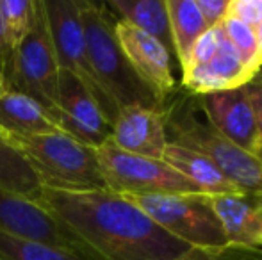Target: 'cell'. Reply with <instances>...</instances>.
Segmentation results:
<instances>
[{"mask_svg": "<svg viewBox=\"0 0 262 260\" xmlns=\"http://www.w3.org/2000/svg\"><path fill=\"white\" fill-rule=\"evenodd\" d=\"M52 122L61 132L91 148L111 141L113 125L105 118L95 94L79 77L64 69L59 72Z\"/></svg>", "mask_w": 262, "mask_h": 260, "instance_id": "8", "label": "cell"}, {"mask_svg": "<svg viewBox=\"0 0 262 260\" xmlns=\"http://www.w3.org/2000/svg\"><path fill=\"white\" fill-rule=\"evenodd\" d=\"M102 178L109 191L121 196L184 195L202 193L193 182L162 159L134 155L116 148L111 141L97 148Z\"/></svg>", "mask_w": 262, "mask_h": 260, "instance_id": "6", "label": "cell"}, {"mask_svg": "<svg viewBox=\"0 0 262 260\" xmlns=\"http://www.w3.org/2000/svg\"><path fill=\"white\" fill-rule=\"evenodd\" d=\"M36 11L38 0H0V16L14 52L25 36L31 32L36 21Z\"/></svg>", "mask_w": 262, "mask_h": 260, "instance_id": "23", "label": "cell"}, {"mask_svg": "<svg viewBox=\"0 0 262 260\" xmlns=\"http://www.w3.org/2000/svg\"><path fill=\"white\" fill-rule=\"evenodd\" d=\"M162 230L189 248H221L228 239L220 218L204 193L127 196Z\"/></svg>", "mask_w": 262, "mask_h": 260, "instance_id": "5", "label": "cell"}, {"mask_svg": "<svg viewBox=\"0 0 262 260\" xmlns=\"http://www.w3.org/2000/svg\"><path fill=\"white\" fill-rule=\"evenodd\" d=\"M255 157L260 160V164H262V145L259 146V150H257V153H255Z\"/></svg>", "mask_w": 262, "mask_h": 260, "instance_id": "29", "label": "cell"}, {"mask_svg": "<svg viewBox=\"0 0 262 260\" xmlns=\"http://www.w3.org/2000/svg\"><path fill=\"white\" fill-rule=\"evenodd\" d=\"M43 6H45L50 41H52L59 69L79 77L100 104V97L88 64L80 0H43Z\"/></svg>", "mask_w": 262, "mask_h": 260, "instance_id": "9", "label": "cell"}, {"mask_svg": "<svg viewBox=\"0 0 262 260\" xmlns=\"http://www.w3.org/2000/svg\"><path fill=\"white\" fill-rule=\"evenodd\" d=\"M162 160L168 162L173 170L179 171L182 177L193 182L204 195L220 196V195H237L243 193L237 185H234L212 162L202 153L189 150L186 146L168 143Z\"/></svg>", "mask_w": 262, "mask_h": 260, "instance_id": "16", "label": "cell"}, {"mask_svg": "<svg viewBox=\"0 0 262 260\" xmlns=\"http://www.w3.org/2000/svg\"><path fill=\"white\" fill-rule=\"evenodd\" d=\"M260 196H262V193H260Z\"/></svg>", "mask_w": 262, "mask_h": 260, "instance_id": "31", "label": "cell"}, {"mask_svg": "<svg viewBox=\"0 0 262 260\" xmlns=\"http://www.w3.org/2000/svg\"><path fill=\"white\" fill-rule=\"evenodd\" d=\"M111 143L134 155L162 159L168 146L162 112L141 105L120 109L113 122Z\"/></svg>", "mask_w": 262, "mask_h": 260, "instance_id": "13", "label": "cell"}, {"mask_svg": "<svg viewBox=\"0 0 262 260\" xmlns=\"http://www.w3.org/2000/svg\"><path fill=\"white\" fill-rule=\"evenodd\" d=\"M80 16L86 36L88 64L100 97L102 111L111 125L118 111L128 105H141L162 112L156 94L136 75L125 57L114 31L116 16L105 4L80 0Z\"/></svg>", "mask_w": 262, "mask_h": 260, "instance_id": "2", "label": "cell"}, {"mask_svg": "<svg viewBox=\"0 0 262 260\" xmlns=\"http://www.w3.org/2000/svg\"><path fill=\"white\" fill-rule=\"evenodd\" d=\"M0 185L32 201L41 198L43 185L24 153L0 130Z\"/></svg>", "mask_w": 262, "mask_h": 260, "instance_id": "20", "label": "cell"}, {"mask_svg": "<svg viewBox=\"0 0 262 260\" xmlns=\"http://www.w3.org/2000/svg\"><path fill=\"white\" fill-rule=\"evenodd\" d=\"M177 260H262V250L227 244L221 248H189Z\"/></svg>", "mask_w": 262, "mask_h": 260, "instance_id": "24", "label": "cell"}, {"mask_svg": "<svg viewBox=\"0 0 262 260\" xmlns=\"http://www.w3.org/2000/svg\"><path fill=\"white\" fill-rule=\"evenodd\" d=\"M166 9L171 27L173 54L179 61L180 69H184L194 43L204 32L209 31V27L202 18L194 0H166Z\"/></svg>", "mask_w": 262, "mask_h": 260, "instance_id": "19", "label": "cell"}, {"mask_svg": "<svg viewBox=\"0 0 262 260\" xmlns=\"http://www.w3.org/2000/svg\"><path fill=\"white\" fill-rule=\"evenodd\" d=\"M0 230L91 255L84 248V244L66 226H62L41 203L16 195L2 185H0Z\"/></svg>", "mask_w": 262, "mask_h": 260, "instance_id": "10", "label": "cell"}, {"mask_svg": "<svg viewBox=\"0 0 262 260\" xmlns=\"http://www.w3.org/2000/svg\"><path fill=\"white\" fill-rule=\"evenodd\" d=\"M221 27H223L225 36L232 43L235 52L239 54L243 64L250 72V75L255 77L262 69V61L259 52V43H257V36L253 32V29L234 16L225 18Z\"/></svg>", "mask_w": 262, "mask_h": 260, "instance_id": "22", "label": "cell"}, {"mask_svg": "<svg viewBox=\"0 0 262 260\" xmlns=\"http://www.w3.org/2000/svg\"><path fill=\"white\" fill-rule=\"evenodd\" d=\"M114 31H116V38L120 41L121 50L136 75L150 87V91L156 94L159 104L164 109L166 102L177 91L169 52L157 39L132 27L123 20L116 18Z\"/></svg>", "mask_w": 262, "mask_h": 260, "instance_id": "11", "label": "cell"}, {"mask_svg": "<svg viewBox=\"0 0 262 260\" xmlns=\"http://www.w3.org/2000/svg\"><path fill=\"white\" fill-rule=\"evenodd\" d=\"M0 130L7 137H21L57 132V127L32 98L16 91H6L0 94Z\"/></svg>", "mask_w": 262, "mask_h": 260, "instance_id": "18", "label": "cell"}, {"mask_svg": "<svg viewBox=\"0 0 262 260\" xmlns=\"http://www.w3.org/2000/svg\"><path fill=\"white\" fill-rule=\"evenodd\" d=\"M0 260H98L91 255L0 230Z\"/></svg>", "mask_w": 262, "mask_h": 260, "instance_id": "21", "label": "cell"}, {"mask_svg": "<svg viewBox=\"0 0 262 260\" xmlns=\"http://www.w3.org/2000/svg\"><path fill=\"white\" fill-rule=\"evenodd\" d=\"M168 143L202 153L246 195L262 193V164L194 114V97L171 94L162 109Z\"/></svg>", "mask_w": 262, "mask_h": 260, "instance_id": "3", "label": "cell"}, {"mask_svg": "<svg viewBox=\"0 0 262 260\" xmlns=\"http://www.w3.org/2000/svg\"><path fill=\"white\" fill-rule=\"evenodd\" d=\"M217 45H220V25L214 29H209L207 32H204V34L198 38V41L194 43L193 50H191L189 61H187L186 68H184L182 72H186L191 66L207 64L214 57V54H216Z\"/></svg>", "mask_w": 262, "mask_h": 260, "instance_id": "25", "label": "cell"}, {"mask_svg": "<svg viewBox=\"0 0 262 260\" xmlns=\"http://www.w3.org/2000/svg\"><path fill=\"white\" fill-rule=\"evenodd\" d=\"M202 18L205 20L209 29H214L223 23V20L228 16V7L230 0H194Z\"/></svg>", "mask_w": 262, "mask_h": 260, "instance_id": "26", "label": "cell"}, {"mask_svg": "<svg viewBox=\"0 0 262 260\" xmlns=\"http://www.w3.org/2000/svg\"><path fill=\"white\" fill-rule=\"evenodd\" d=\"M2 93H6V86H4V80H2V77H0V94Z\"/></svg>", "mask_w": 262, "mask_h": 260, "instance_id": "30", "label": "cell"}, {"mask_svg": "<svg viewBox=\"0 0 262 260\" xmlns=\"http://www.w3.org/2000/svg\"><path fill=\"white\" fill-rule=\"evenodd\" d=\"M9 139L24 153L45 189L73 193L107 189L98 166L97 148L61 130Z\"/></svg>", "mask_w": 262, "mask_h": 260, "instance_id": "4", "label": "cell"}, {"mask_svg": "<svg viewBox=\"0 0 262 260\" xmlns=\"http://www.w3.org/2000/svg\"><path fill=\"white\" fill-rule=\"evenodd\" d=\"M105 6L114 16H118V20L127 21L132 27L152 36L168 50L169 56H175L166 0H111Z\"/></svg>", "mask_w": 262, "mask_h": 260, "instance_id": "17", "label": "cell"}, {"mask_svg": "<svg viewBox=\"0 0 262 260\" xmlns=\"http://www.w3.org/2000/svg\"><path fill=\"white\" fill-rule=\"evenodd\" d=\"M259 196H260V195H259ZM260 198H262V196H260Z\"/></svg>", "mask_w": 262, "mask_h": 260, "instance_id": "32", "label": "cell"}, {"mask_svg": "<svg viewBox=\"0 0 262 260\" xmlns=\"http://www.w3.org/2000/svg\"><path fill=\"white\" fill-rule=\"evenodd\" d=\"M39 203L98 260H177L189 250L127 196L109 189L73 193L43 187Z\"/></svg>", "mask_w": 262, "mask_h": 260, "instance_id": "1", "label": "cell"}, {"mask_svg": "<svg viewBox=\"0 0 262 260\" xmlns=\"http://www.w3.org/2000/svg\"><path fill=\"white\" fill-rule=\"evenodd\" d=\"M194 104L223 137L255 155L262 137L255 116L241 87L194 97Z\"/></svg>", "mask_w": 262, "mask_h": 260, "instance_id": "12", "label": "cell"}, {"mask_svg": "<svg viewBox=\"0 0 262 260\" xmlns=\"http://www.w3.org/2000/svg\"><path fill=\"white\" fill-rule=\"evenodd\" d=\"M253 32L257 36V43H259V52H260V61H262V13L257 20V23L253 25Z\"/></svg>", "mask_w": 262, "mask_h": 260, "instance_id": "28", "label": "cell"}, {"mask_svg": "<svg viewBox=\"0 0 262 260\" xmlns=\"http://www.w3.org/2000/svg\"><path fill=\"white\" fill-rule=\"evenodd\" d=\"M59 72L61 69L50 41L45 6H43V0H38L36 21L31 32L25 36V39L14 52L6 91H16L32 98L36 104L41 105L52 122L55 98H57Z\"/></svg>", "mask_w": 262, "mask_h": 260, "instance_id": "7", "label": "cell"}, {"mask_svg": "<svg viewBox=\"0 0 262 260\" xmlns=\"http://www.w3.org/2000/svg\"><path fill=\"white\" fill-rule=\"evenodd\" d=\"M241 89H243V93H245L246 100H248L250 107H252L257 127H259V132H260V137H262V69L250 80V82H246Z\"/></svg>", "mask_w": 262, "mask_h": 260, "instance_id": "27", "label": "cell"}, {"mask_svg": "<svg viewBox=\"0 0 262 260\" xmlns=\"http://www.w3.org/2000/svg\"><path fill=\"white\" fill-rule=\"evenodd\" d=\"M253 77L243 64L239 54L225 36L220 25V45L214 57L207 64L191 66L182 72V87L191 97L217 93V91L235 89L250 82Z\"/></svg>", "mask_w": 262, "mask_h": 260, "instance_id": "14", "label": "cell"}, {"mask_svg": "<svg viewBox=\"0 0 262 260\" xmlns=\"http://www.w3.org/2000/svg\"><path fill=\"white\" fill-rule=\"evenodd\" d=\"M210 205L223 225L228 243L262 250V198L259 195L210 196Z\"/></svg>", "mask_w": 262, "mask_h": 260, "instance_id": "15", "label": "cell"}]
</instances>
